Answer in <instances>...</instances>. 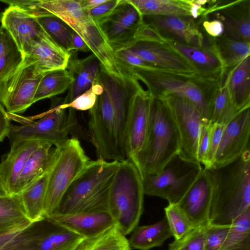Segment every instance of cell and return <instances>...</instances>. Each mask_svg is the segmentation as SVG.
Listing matches in <instances>:
<instances>
[{
  "label": "cell",
  "instance_id": "obj_23",
  "mask_svg": "<svg viewBox=\"0 0 250 250\" xmlns=\"http://www.w3.org/2000/svg\"><path fill=\"white\" fill-rule=\"evenodd\" d=\"M45 142L25 140L11 144L0 164V175L9 194H14L19 177L30 156Z\"/></svg>",
  "mask_w": 250,
  "mask_h": 250
},
{
  "label": "cell",
  "instance_id": "obj_48",
  "mask_svg": "<svg viewBox=\"0 0 250 250\" xmlns=\"http://www.w3.org/2000/svg\"><path fill=\"white\" fill-rule=\"evenodd\" d=\"M22 59V56L18 48L0 57V80L13 69Z\"/></svg>",
  "mask_w": 250,
  "mask_h": 250
},
{
  "label": "cell",
  "instance_id": "obj_58",
  "mask_svg": "<svg viewBox=\"0 0 250 250\" xmlns=\"http://www.w3.org/2000/svg\"><path fill=\"white\" fill-rule=\"evenodd\" d=\"M1 16H2V13H1L0 12V21H1Z\"/></svg>",
  "mask_w": 250,
  "mask_h": 250
},
{
  "label": "cell",
  "instance_id": "obj_36",
  "mask_svg": "<svg viewBox=\"0 0 250 250\" xmlns=\"http://www.w3.org/2000/svg\"><path fill=\"white\" fill-rule=\"evenodd\" d=\"M43 31L62 49L70 53L74 30L57 17L47 13L36 16Z\"/></svg>",
  "mask_w": 250,
  "mask_h": 250
},
{
  "label": "cell",
  "instance_id": "obj_27",
  "mask_svg": "<svg viewBox=\"0 0 250 250\" xmlns=\"http://www.w3.org/2000/svg\"><path fill=\"white\" fill-rule=\"evenodd\" d=\"M223 83L238 113L250 108V56L230 70Z\"/></svg>",
  "mask_w": 250,
  "mask_h": 250
},
{
  "label": "cell",
  "instance_id": "obj_16",
  "mask_svg": "<svg viewBox=\"0 0 250 250\" xmlns=\"http://www.w3.org/2000/svg\"><path fill=\"white\" fill-rule=\"evenodd\" d=\"M250 110L248 108L226 125L211 167L225 165L240 157L250 146Z\"/></svg>",
  "mask_w": 250,
  "mask_h": 250
},
{
  "label": "cell",
  "instance_id": "obj_42",
  "mask_svg": "<svg viewBox=\"0 0 250 250\" xmlns=\"http://www.w3.org/2000/svg\"><path fill=\"white\" fill-rule=\"evenodd\" d=\"M114 54L118 67L123 74L131 75L130 70L135 67L162 70L145 61L125 48L115 51Z\"/></svg>",
  "mask_w": 250,
  "mask_h": 250
},
{
  "label": "cell",
  "instance_id": "obj_15",
  "mask_svg": "<svg viewBox=\"0 0 250 250\" xmlns=\"http://www.w3.org/2000/svg\"><path fill=\"white\" fill-rule=\"evenodd\" d=\"M213 186L208 169L203 168L176 204L194 228L209 225Z\"/></svg>",
  "mask_w": 250,
  "mask_h": 250
},
{
  "label": "cell",
  "instance_id": "obj_6",
  "mask_svg": "<svg viewBox=\"0 0 250 250\" xmlns=\"http://www.w3.org/2000/svg\"><path fill=\"white\" fill-rule=\"evenodd\" d=\"M79 139L74 136L52 148L43 205V217L56 211L70 184L90 161Z\"/></svg>",
  "mask_w": 250,
  "mask_h": 250
},
{
  "label": "cell",
  "instance_id": "obj_53",
  "mask_svg": "<svg viewBox=\"0 0 250 250\" xmlns=\"http://www.w3.org/2000/svg\"><path fill=\"white\" fill-rule=\"evenodd\" d=\"M189 7L191 17L196 19L199 16L204 15L206 12V9L204 8L203 5H205L208 1V0H187Z\"/></svg>",
  "mask_w": 250,
  "mask_h": 250
},
{
  "label": "cell",
  "instance_id": "obj_5",
  "mask_svg": "<svg viewBox=\"0 0 250 250\" xmlns=\"http://www.w3.org/2000/svg\"><path fill=\"white\" fill-rule=\"evenodd\" d=\"M144 195L142 178L134 163L130 158L120 162L109 187L107 210L125 236L137 227Z\"/></svg>",
  "mask_w": 250,
  "mask_h": 250
},
{
  "label": "cell",
  "instance_id": "obj_18",
  "mask_svg": "<svg viewBox=\"0 0 250 250\" xmlns=\"http://www.w3.org/2000/svg\"><path fill=\"white\" fill-rule=\"evenodd\" d=\"M165 43L190 63L202 80L214 81L215 78L223 76L226 71L213 43L210 47H198L166 37Z\"/></svg>",
  "mask_w": 250,
  "mask_h": 250
},
{
  "label": "cell",
  "instance_id": "obj_54",
  "mask_svg": "<svg viewBox=\"0 0 250 250\" xmlns=\"http://www.w3.org/2000/svg\"><path fill=\"white\" fill-rule=\"evenodd\" d=\"M90 51L87 45L76 32L74 31L71 41L70 52L71 51H83L87 52Z\"/></svg>",
  "mask_w": 250,
  "mask_h": 250
},
{
  "label": "cell",
  "instance_id": "obj_9",
  "mask_svg": "<svg viewBox=\"0 0 250 250\" xmlns=\"http://www.w3.org/2000/svg\"><path fill=\"white\" fill-rule=\"evenodd\" d=\"M62 106V103L52 106L39 120L29 119L20 125H11L8 135L11 144L25 140H38L55 147L68 139V134L76 123L75 110Z\"/></svg>",
  "mask_w": 250,
  "mask_h": 250
},
{
  "label": "cell",
  "instance_id": "obj_33",
  "mask_svg": "<svg viewBox=\"0 0 250 250\" xmlns=\"http://www.w3.org/2000/svg\"><path fill=\"white\" fill-rule=\"evenodd\" d=\"M75 250H131L128 240L115 225L102 233L86 238Z\"/></svg>",
  "mask_w": 250,
  "mask_h": 250
},
{
  "label": "cell",
  "instance_id": "obj_46",
  "mask_svg": "<svg viewBox=\"0 0 250 250\" xmlns=\"http://www.w3.org/2000/svg\"><path fill=\"white\" fill-rule=\"evenodd\" d=\"M97 95L91 87L88 90L75 98L70 103L62 106L65 108H71L74 110H87L91 109L95 104Z\"/></svg>",
  "mask_w": 250,
  "mask_h": 250
},
{
  "label": "cell",
  "instance_id": "obj_55",
  "mask_svg": "<svg viewBox=\"0 0 250 250\" xmlns=\"http://www.w3.org/2000/svg\"><path fill=\"white\" fill-rule=\"evenodd\" d=\"M21 230H17L0 235V250H6L7 246Z\"/></svg>",
  "mask_w": 250,
  "mask_h": 250
},
{
  "label": "cell",
  "instance_id": "obj_44",
  "mask_svg": "<svg viewBox=\"0 0 250 250\" xmlns=\"http://www.w3.org/2000/svg\"><path fill=\"white\" fill-rule=\"evenodd\" d=\"M225 127L226 125L222 124H211L209 149L204 168L212 167Z\"/></svg>",
  "mask_w": 250,
  "mask_h": 250
},
{
  "label": "cell",
  "instance_id": "obj_12",
  "mask_svg": "<svg viewBox=\"0 0 250 250\" xmlns=\"http://www.w3.org/2000/svg\"><path fill=\"white\" fill-rule=\"evenodd\" d=\"M169 107L181 138L180 154L195 162L197 159L198 143L201 125L205 121L198 107L189 100L174 95L158 97Z\"/></svg>",
  "mask_w": 250,
  "mask_h": 250
},
{
  "label": "cell",
  "instance_id": "obj_37",
  "mask_svg": "<svg viewBox=\"0 0 250 250\" xmlns=\"http://www.w3.org/2000/svg\"><path fill=\"white\" fill-rule=\"evenodd\" d=\"M219 250H250V208L232 223Z\"/></svg>",
  "mask_w": 250,
  "mask_h": 250
},
{
  "label": "cell",
  "instance_id": "obj_57",
  "mask_svg": "<svg viewBox=\"0 0 250 250\" xmlns=\"http://www.w3.org/2000/svg\"><path fill=\"white\" fill-rule=\"evenodd\" d=\"M0 175V196L9 195Z\"/></svg>",
  "mask_w": 250,
  "mask_h": 250
},
{
  "label": "cell",
  "instance_id": "obj_22",
  "mask_svg": "<svg viewBox=\"0 0 250 250\" xmlns=\"http://www.w3.org/2000/svg\"><path fill=\"white\" fill-rule=\"evenodd\" d=\"M85 238L95 236L115 225L107 211L53 214L47 217Z\"/></svg>",
  "mask_w": 250,
  "mask_h": 250
},
{
  "label": "cell",
  "instance_id": "obj_38",
  "mask_svg": "<svg viewBox=\"0 0 250 250\" xmlns=\"http://www.w3.org/2000/svg\"><path fill=\"white\" fill-rule=\"evenodd\" d=\"M238 113L233 106L225 83H222L214 88L210 123L226 125Z\"/></svg>",
  "mask_w": 250,
  "mask_h": 250
},
{
  "label": "cell",
  "instance_id": "obj_8",
  "mask_svg": "<svg viewBox=\"0 0 250 250\" xmlns=\"http://www.w3.org/2000/svg\"><path fill=\"white\" fill-rule=\"evenodd\" d=\"M203 168L200 163L187 159L179 153L159 173L142 179L144 193L162 198L168 204H176Z\"/></svg>",
  "mask_w": 250,
  "mask_h": 250
},
{
  "label": "cell",
  "instance_id": "obj_49",
  "mask_svg": "<svg viewBox=\"0 0 250 250\" xmlns=\"http://www.w3.org/2000/svg\"><path fill=\"white\" fill-rule=\"evenodd\" d=\"M120 0L107 1L87 12L88 16L97 24L105 19L113 11Z\"/></svg>",
  "mask_w": 250,
  "mask_h": 250
},
{
  "label": "cell",
  "instance_id": "obj_45",
  "mask_svg": "<svg viewBox=\"0 0 250 250\" xmlns=\"http://www.w3.org/2000/svg\"><path fill=\"white\" fill-rule=\"evenodd\" d=\"M211 123L204 122L201 127L200 132L198 143L197 159L199 163L205 166L208 154Z\"/></svg>",
  "mask_w": 250,
  "mask_h": 250
},
{
  "label": "cell",
  "instance_id": "obj_10",
  "mask_svg": "<svg viewBox=\"0 0 250 250\" xmlns=\"http://www.w3.org/2000/svg\"><path fill=\"white\" fill-rule=\"evenodd\" d=\"M49 217L31 222L6 250H75L84 239Z\"/></svg>",
  "mask_w": 250,
  "mask_h": 250
},
{
  "label": "cell",
  "instance_id": "obj_4",
  "mask_svg": "<svg viewBox=\"0 0 250 250\" xmlns=\"http://www.w3.org/2000/svg\"><path fill=\"white\" fill-rule=\"evenodd\" d=\"M120 162L90 160L63 195L55 213L107 211L109 187Z\"/></svg>",
  "mask_w": 250,
  "mask_h": 250
},
{
  "label": "cell",
  "instance_id": "obj_52",
  "mask_svg": "<svg viewBox=\"0 0 250 250\" xmlns=\"http://www.w3.org/2000/svg\"><path fill=\"white\" fill-rule=\"evenodd\" d=\"M4 106L0 104V142L8 136L11 124Z\"/></svg>",
  "mask_w": 250,
  "mask_h": 250
},
{
  "label": "cell",
  "instance_id": "obj_7",
  "mask_svg": "<svg viewBox=\"0 0 250 250\" xmlns=\"http://www.w3.org/2000/svg\"><path fill=\"white\" fill-rule=\"evenodd\" d=\"M130 74L147 86L148 92L155 97L174 95L185 98L199 109L205 121L210 122L213 92H208L194 79L161 71L157 69L135 67Z\"/></svg>",
  "mask_w": 250,
  "mask_h": 250
},
{
  "label": "cell",
  "instance_id": "obj_26",
  "mask_svg": "<svg viewBox=\"0 0 250 250\" xmlns=\"http://www.w3.org/2000/svg\"><path fill=\"white\" fill-rule=\"evenodd\" d=\"M80 36L108 72L118 76L124 74L118 67L113 49L99 25L89 16Z\"/></svg>",
  "mask_w": 250,
  "mask_h": 250
},
{
  "label": "cell",
  "instance_id": "obj_31",
  "mask_svg": "<svg viewBox=\"0 0 250 250\" xmlns=\"http://www.w3.org/2000/svg\"><path fill=\"white\" fill-rule=\"evenodd\" d=\"M48 169L49 165L44 173L19 194L27 217L31 222L43 218V205L48 183Z\"/></svg>",
  "mask_w": 250,
  "mask_h": 250
},
{
  "label": "cell",
  "instance_id": "obj_35",
  "mask_svg": "<svg viewBox=\"0 0 250 250\" xmlns=\"http://www.w3.org/2000/svg\"><path fill=\"white\" fill-rule=\"evenodd\" d=\"M213 44L225 68H233L250 56V44L223 35L214 38Z\"/></svg>",
  "mask_w": 250,
  "mask_h": 250
},
{
  "label": "cell",
  "instance_id": "obj_1",
  "mask_svg": "<svg viewBox=\"0 0 250 250\" xmlns=\"http://www.w3.org/2000/svg\"><path fill=\"white\" fill-rule=\"evenodd\" d=\"M95 81L102 90L89 110L90 141L98 158L123 162L128 159L126 135L131 101L143 88L134 76L109 73L102 65Z\"/></svg>",
  "mask_w": 250,
  "mask_h": 250
},
{
  "label": "cell",
  "instance_id": "obj_25",
  "mask_svg": "<svg viewBox=\"0 0 250 250\" xmlns=\"http://www.w3.org/2000/svg\"><path fill=\"white\" fill-rule=\"evenodd\" d=\"M101 65L93 54L83 59L70 58L66 69L72 75L74 81L68 89L62 104L70 103L92 86Z\"/></svg>",
  "mask_w": 250,
  "mask_h": 250
},
{
  "label": "cell",
  "instance_id": "obj_20",
  "mask_svg": "<svg viewBox=\"0 0 250 250\" xmlns=\"http://www.w3.org/2000/svg\"><path fill=\"white\" fill-rule=\"evenodd\" d=\"M25 10L35 16L47 13L60 19L80 36L88 13L82 6V0H29Z\"/></svg>",
  "mask_w": 250,
  "mask_h": 250
},
{
  "label": "cell",
  "instance_id": "obj_34",
  "mask_svg": "<svg viewBox=\"0 0 250 250\" xmlns=\"http://www.w3.org/2000/svg\"><path fill=\"white\" fill-rule=\"evenodd\" d=\"M74 81L66 69H60L44 74L37 88L33 104L41 100L61 94L67 90Z\"/></svg>",
  "mask_w": 250,
  "mask_h": 250
},
{
  "label": "cell",
  "instance_id": "obj_47",
  "mask_svg": "<svg viewBox=\"0 0 250 250\" xmlns=\"http://www.w3.org/2000/svg\"><path fill=\"white\" fill-rule=\"evenodd\" d=\"M166 37L162 36L150 24L144 22L138 28L135 36L134 41H145L165 43Z\"/></svg>",
  "mask_w": 250,
  "mask_h": 250
},
{
  "label": "cell",
  "instance_id": "obj_28",
  "mask_svg": "<svg viewBox=\"0 0 250 250\" xmlns=\"http://www.w3.org/2000/svg\"><path fill=\"white\" fill-rule=\"evenodd\" d=\"M31 223L19 194L0 196V235L22 230Z\"/></svg>",
  "mask_w": 250,
  "mask_h": 250
},
{
  "label": "cell",
  "instance_id": "obj_40",
  "mask_svg": "<svg viewBox=\"0 0 250 250\" xmlns=\"http://www.w3.org/2000/svg\"><path fill=\"white\" fill-rule=\"evenodd\" d=\"M166 218L175 240H178L194 229L176 204H168L165 208Z\"/></svg>",
  "mask_w": 250,
  "mask_h": 250
},
{
  "label": "cell",
  "instance_id": "obj_56",
  "mask_svg": "<svg viewBox=\"0 0 250 250\" xmlns=\"http://www.w3.org/2000/svg\"><path fill=\"white\" fill-rule=\"evenodd\" d=\"M107 1V0H82V4L83 10L87 12Z\"/></svg>",
  "mask_w": 250,
  "mask_h": 250
},
{
  "label": "cell",
  "instance_id": "obj_50",
  "mask_svg": "<svg viewBox=\"0 0 250 250\" xmlns=\"http://www.w3.org/2000/svg\"><path fill=\"white\" fill-rule=\"evenodd\" d=\"M18 48L13 39L2 26L0 27V57Z\"/></svg>",
  "mask_w": 250,
  "mask_h": 250
},
{
  "label": "cell",
  "instance_id": "obj_41",
  "mask_svg": "<svg viewBox=\"0 0 250 250\" xmlns=\"http://www.w3.org/2000/svg\"><path fill=\"white\" fill-rule=\"evenodd\" d=\"M207 226L194 228L181 238L174 240L168 245V250H204Z\"/></svg>",
  "mask_w": 250,
  "mask_h": 250
},
{
  "label": "cell",
  "instance_id": "obj_51",
  "mask_svg": "<svg viewBox=\"0 0 250 250\" xmlns=\"http://www.w3.org/2000/svg\"><path fill=\"white\" fill-rule=\"evenodd\" d=\"M203 26L207 34L213 38L219 37L224 33L223 23L218 19L205 21L203 22Z\"/></svg>",
  "mask_w": 250,
  "mask_h": 250
},
{
  "label": "cell",
  "instance_id": "obj_3",
  "mask_svg": "<svg viewBox=\"0 0 250 250\" xmlns=\"http://www.w3.org/2000/svg\"><path fill=\"white\" fill-rule=\"evenodd\" d=\"M181 144L180 133L169 107L162 98L152 96L146 136L134 162L142 179L159 173L180 153Z\"/></svg>",
  "mask_w": 250,
  "mask_h": 250
},
{
  "label": "cell",
  "instance_id": "obj_14",
  "mask_svg": "<svg viewBox=\"0 0 250 250\" xmlns=\"http://www.w3.org/2000/svg\"><path fill=\"white\" fill-rule=\"evenodd\" d=\"M124 48L167 72L183 77L200 79L192 65L166 43L134 41Z\"/></svg>",
  "mask_w": 250,
  "mask_h": 250
},
{
  "label": "cell",
  "instance_id": "obj_13",
  "mask_svg": "<svg viewBox=\"0 0 250 250\" xmlns=\"http://www.w3.org/2000/svg\"><path fill=\"white\" fill-rule=\"evenodd\" d=\"M144 22V16L129 0H120L111 13L97 24L115 51L134 42L137 30Z\"/></svg>",
  "mask_w": 250,
  "mask_h": 250
},
{
  "label": "cell",
  "instance_id": "obj_30",
  "mask_svg": "<svg viewBox=\"0 0 250 250\" xmlns=\"http://www.w3.org/2000/svg\"><path fill=\"white\" fill-rule=\"evenodd\" d=\"M52 146L44 142L30 156L16 183L14 194H19L45 172L50 162Z\"/></svg>",
  "mask_w": 250,
  "mask_h": 250
},
{
  "label": "cell",
  "instance_id": "obj_2",
  "mask_svg": "<svg viewBox=\"0 0 250 250\" xmlns=\"http://www.w3.org/2000/svg\"><path fill=\"white\" fill-rule=\"evenodd\" d=\"M208 170L213 186L209 225H231L250 208V147L231 163Z\"/></svg>",
  "mask_w": 250,
  "mask_h": 250
},
{
  "label": "cell",
  "instance_id": "obj_24",
  "mask_svg": "<svg viewBox=\"0 0 250 250\" xmlns=\"http://www.w3.org/2000/svg\"><path fill=\"white\" fill-rule=\"evenodd\" d=\"M151 25L159 31L167 33L175 40L182 43L198 47L203 45L204 38L190 17L176 16H147Z\"/></svg>",
  "mask_w": 250,
  "mask_h": 250
},
{
  "label": "cell",
  "instance_id": "obj_21",
  "mask_svg": "<svg viewBox=\"0 0 250 250\" xmlns=\"http://www.w3.org/2000/svg\"><path fill=\"white\" fill-rule=\"evenodd\" d=\"M23 57L33 61L38 71L44 75L50 71L66 69L71 53L56 43L44 32L33 41Z\"/></svg>",
  "mask_w": 250,
  "mask_h": 250
},
{
  "label": "cell",
  "instance_id": "obj_39",
  "mask_svg": "<svg viewBox=\"0 0 250 250\" xmlns=\"http://www.w3.org/2000/svg\"><path fill=\"white\" fill-rule=\"evenodd\" d=\"M217 19L220 20L224 24L223 36L250 44V13H242L240 16L234 17H227L219 14Z\"/></svg>",
  "mask_w": 250,
  "mask_h": 250
},
{
  "label": "cell",
  "instance_id": "obj_29",
  "mask_svg": "<svg viewBox=\"0 0 250 250\" xmlns=\"http://www.w3.org/2000/svg\"><path fill=\"white\" fill-rule=\"evenodd\" d=\"M131 233L128 239L130 248L140 250L161 247L172 236L166 217L152 225L137 226Z\"/></svg>",
  "mask_w": 250,
  "mask_h": 250
},
{
  "label": "cell",
  "instance_id": "obj_11",
  "mask_svg": "<svg viewBox=\"0 0 250 250\" xmlns=\"http://www.w3.org/2000/svg\"><path fill=\"white\" fill-rule=\"evenodd\" d=\"M35 63L26 57L0 80V103L9 113L24 112L33 104L42 77Z\"/></svg>",
  "mask_w": 250,
  "mask_h": 250
},
{
  "label": "cell",
  "instance_id": "obj_32",
  "mask_svg": "<svg viewBox=\"0 0 250 250\" xmlns=\"http://www.w3.org/2000/svg\"><path fill=\"white\" fill-rule=\"evenodd\" d=\"M139 13L144 16L190 17L187 0H129Z\"/></svg>",
  "mask_w": 250,
  "mask_h": 250
},
{
  "label": "cell",
  "instance_id": "obj_17",
  "mask_svg": "<svg viewBox=\"0 0 250 250\" xmlns=\"http://www.w3.org/2000/svg\"><path fill=\"white\" fill-rule=\"evenodd\" d=\"M152 96L142 89L132 97L129 110L126 135L128 158L134 163L146 136Z\"/></svg>",
  "mask_w": 250,
  "mask_h": 250
},
{
  "label": "cell",
  "instance_id": "obj_19",
  "mask_svg": "<svg viewBox=\"0 0 250 250\" xmlns=\"http://www.w3.org/2000/svg\"><path fill=\"white\" fill-rule=\"evenodd\" d=\"M0 21L22 57L33 41L44 32L35 15L16 6H9L5 9L2 13Z\"/></svg>",
  "mask_w": 250,
  "mask_h": 250
},
{
  "label": "cell",
  "instance_id": "obj_43",
  "mask_svg": "<svg viewBox=\"0 0 250 250\" xmlns=\"http://www.w3.org/2000/svg\"><path fill=\"white\" fill-rule=\"evenodd\" d=\"M231 225H208L204 250H219L227 238Z\"/></svg>",
  "mask_w": 250,
  "mask_h": 250
}]
</instances>
